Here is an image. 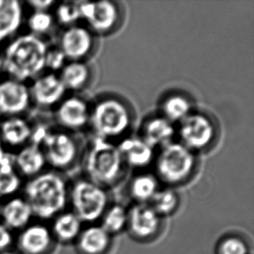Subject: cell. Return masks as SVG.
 <instances>
[{
  "instance_id": "8fae6325",
  "label": "cell",
  "mask_w": 254,
  "mask_h": 254,
  "mask_svg": "<svg viewBox=\"0 0 254 254\" xmlns=\"http://www.w3.org/2000/svg\"><path fill=\"white\" fill-rule=\"evenodd\" d=\"M54 110L56 122L63 130L75 134L89 127L90 103L83 96H66Z\"/></svg>"
},
{
  "instance_id": "5b68a950",
  "label": "cell",
  "mask_w": 254,
  "mask_h": 254,
  "mask_svg": "<svg viewBox=\"0 0 254 254\" xmlns=\"http://www.w3.org/2000/svg\"><path fill=\"white\" fill-rule=\"evenodd\" d=\"M198 163L195 153L178 141H174L159 148L153 165L158 181L175 187L185 184L192 179L198 169Z\"/></svg>"
},
{
  "instance_id": "8d00e7d4",
  "label": "cell",
  "mask_w": 254,
  "mask_h": 254,
  "mask_svg": "<svg viewBox=\"0 0 254 254\" xmlns=\"http://www.w3.org/2000/svg\"><path fill=\"white\" fill-rule=\"evenodd\" d=\"M3 74V59H2V54L0 52V76H2Z\"/></svg>"
},
{
  "instance_id": "603a6c76",
  "label": "cell",
  "mask_w": 254,
  "mask_h": 254,
  "mask_svg": "<svg viewBox=\"0 0 254 254\" xmlns=\"http://www.w3.org/2000/svg\"><path fill=\"white\" fill-rule=\"evenodd\" d=\"M160 109L161 116L176 125L192 112L193 105L192 99L185 93L174 91L162 98Z\"/></svg>"
},
{
  "instance_id": "7a4b0ae2",
  "label": "cell",
  "mask_w": 254,
  "mask_h": 254,
  "mask_svg": "<svg viewBox=\"0 0 254 254\" xmlns=\"http://www.w3.org/2000/svg\"><path fill=\"white\" fill-rule=\"evenodd\" d=\"M69 186L60 172L45 170L28 179L24 186V197L34 217L52 220L64 212L69 201Z\"/></svg>"
},
{
  "instance_id": "f546056e",
  "label": "cell",
  "mask_w": 254,
  "mask_h": 254,
  "mask_svg": "<svg viewBox=\"0 0 254 254\" xmlns=\"http://www.w3.org/2000/svg\"><path fill=\"white\" fill-rule=\"evenodd\" d=\"M127 224V212L122 206H111L103 214L102 227L110 235L120 233Z\"/></svg>"
},
{
  "instance_id": "836d02e7",
  "label": "cell",
  "mask_w": 254,
  "mask_h": 254,
  "mask_svg": "<svg viewBox=\"0 0 254 254\" xmlns=\"http://www.w3.org/2000/svg\"><path fill=\"white\" fill-rule=\"evenodd\" d=\"M13 241L12 232L0 221V253L9 250Z\"/></svg>"
},
{
  "instance_id": "7402d4cb",
  "label": "cell",
  "mask_w": 254,
  "mask_h": 254,
  "mask_svg": "<svg viewBox=\"0 0 254 254\" xmlns=\"http://www.w3.org/2000/svg\"><path fill=\"white\" fill-rule=\"evenodd\" d=\"M58 75L67 91L78 92L89 85L92 69L86 61H68Z\"/></svg>"
},
{
  "instance_id": "74e56055",
  "label": "cell",
  "mask_w": 254,
  "mask_h": 254,
  "mask_svg": "<svg viewBox=\"0 0 254 254\" xmlns=\"http://www.w3.org/2000/svg\"><path fill=\"white\" fill-rule=\"evenodd\" d=\"M0 254H19L16 253V252L10 251V249L9 250H6V251L2 252V253H0Z\"/></svg>"
},
{
  "instance_id": "8992f818",
  "label": "cell",
  "mask_w": 254,
  "mask_h": 254,
  "mask_svg": "<svg viewBox=\"0 0 254 254\" xmlns=\"http://www.w3.org/2000/svg\"><path fill=\"white\" fill-rule=\"evenodd\" d=\"M47 166L57 172L72 169L83 155L79 139L68 131L49 129L40 143Z\"/></svg>"
},
{
  "instance_id": "e575fe53",
  "label": "cell",
  "mask_w": 254,
  "mask_h": 254,
  "mask_svg": "<svg viewBox=\"0 0 254 254\" xmlns=\"http://www.w3.org/2000/svg\"><path fill=\"white\" fill-rule=\"evenodd\" d=\"M57 3L52 0H31L25 3L32 11H51V9L54 8Z\"/></svg>"
},
{
  "instance_id": "cb8c5ba5",
  "label": "cell",
  "mask_w": 254,
  "mask_h": 254,
  "mask_svg": "<svg viewBox=\"0 0 254 254\" xmlns=\"http://www.w3.org/2000/svg\"><path fill=\"white\" fill-rule=\"evenodd\" d=\"M52 231L54 240L68 244L76 241L82 232V221L73 212H63L53 219Z\"/></svg>"
},
{
  "instance_id": "ffe728a7",
  "label": "cell",
  "mask_w": 254,
  "mask_h": 254,
  "mask_svg": "<svg viewBox=\"0 0 254 254\" xmlns=\"http://www.w3.org/2000/svg\"><path fill=\"white\" fill-rule=\"evenodd\" d=\"M15 168L21 177L31 179L46 170L47 163L41 147L29 142L13 155Z\"/></svg>"
},
{
  "instance_id": "277c9868",
  "label": "cell",
  "mask_w": 254,
  "mask_h": 254,
  "mask_svg": "<svg viewBox=\"0 0 254 254\" xmlns=\"http://www.w3.org/2000/svg\"><path fill=\"white\" fill-rule=\"evenodd\" d=\"M81 160L85 178L104 189L120 182L127 169L117 145L95 136L83 150Z\"/></svg>"
},
{
  "instance_id": "2e32d148",
  "label": "cell",
  "mask_w": 254,
  "mask_h": 254,
  "mask_svg": "<svg viewBox=\"0 0 254 254\" xmlns=\"http://www.w3.org/2000/svg\"><path fill=\"white\" fill-rule=\"evenodd\" d=\"M117 145L127 168L142 169L153 165L156 150L140 136L127 135Z\"/></svg>"
},
{
  "instance_id": "d590c367",
  "label": "cell",
  "mask_w": 254,
  "mask_h": 254,
  "mask_svg": "<svg viewBox=\"0 0 254 254\" xmlns=\"http://www.w3.org/2000/svg\"><path fill=\"white\" fill-rule=\"evenodd\" d=\"M7 154H8V153L5 151V148H4L3 142H2L1 139H0V162L3 161L4 157L6 156Z\"/></svg>"
},
{
  "instance_id": "d6986e66",
  "label": "cell",
  "mask_w": 254,
  "mask_h": 254,
  "mask_svg": "<svg viewBox=\"0 0 254 254\" xmlns=\"http://www.w3.org/2000/svg\"><path fill=\"white\" fill-rule=\"evenodd\" d=\"M175 136L176 125L161 115L148 118L141 126L140 137L155 150L175 141Z\"/></svg>"
},
{
  "instance_id": "4fadbf2b",
  "label": "cell",
  "mask_w": 254,
  "mask_h": 254,
  "mask_svg": "<svg viewBox=\"0 0 254 254\" xmlns=\"http://www.w3.org/2000/svg\"><path fill=\"white\" fill-rule=\"evenodd\" d=\"M28 85L31 103L40 109H55L67 96L65 87L56 73L45 71Z\"/></svg>"
},
{
  "instance_id": "44dd1931",
  "label": "cell",
  "mask_w": 254,
  "mask_h": 254,
  "mask_svg": "<svg viewBox=\"0 0 254 254\" xmlns=\"http://www.w3.org/2000/svg\"><path fill=\"white\" fill-rule=\"evenodd\" d=\"M24 21V3L17 0H0V44L17 35Z\"/></svg>"
},
{
  "instance_id": "9c48e42d",
  "label": "cell",
  "mask_w": 254,
  "mask_h": 254,
  "mask_svg": "<svg viewBox=\"0 0 254 254\" xmlns=\"http://www.w3.org/2000/svg\"><path fill=\"white\" fill-rule=\"evenodd\" d=\"M80 18L95 35H109L123 22V7L120 3L103 0L98 2H78Z\"/></svg>"
},
{
  "instance_id": "e0dca14e",
  "label": "cell",
  "mask_w": 254,
  "mask_h": 254,
  "mask_svg": "<svg viewBox=\"0 0 254 254\" xmlns=\"http://www.w3.org/2000/svg\"><path fill=\"white\" fill-rule=\"evenodd\" d=\"M33 126L24 117L3 118L0 121V139L4 148H19L31 142Z\"/></svg>"
},
{
  "instance_id": "52a82bcc",
  "label": "cell",
  "mask_w": 254,
  "mask_h": 254,
  "mask_svg": "<svg viewBox=\"0 0 254 254\" xmlns=\"http://www.w3.org/2000/svg\"><path fill=\"white\" fill-rule=\"evenodd\" d=\"M218 135L219 127L216 122L205 111L193 110L176 125L179 142L196 155L212 148Z\"/></svg>"
},
{
  "instance_id": "7c38bea8",
  "label": "cell",
  "mask_w": 254,
  "mask_h": 254,
  "mask_svg": "<svg viewBox=\"0 0 254 254\" xmlns=\"http://www.w3.org/2000/svg\"><path fill=\"white\" fill-rule=\"evenodd\" d=\"M28 83L5 76L0 79V118L23 117L31 108Z\"/></svg>"
},
{
  "instance_id": "5bb4252c",
  "label": "cell",
  "mask_w": 254,
  "mask_h": 254,
  "mask_svg": "<svg viewBox=\"0 0 254 254\" xmlns=\"http://www.w3.org/2000/svg\"><path fill=\"white\" fill-rule=\"evenodd\" d=\"M55 240L45 224L31 223L21 230L17 240L19 254H50Z\"/></svg>"
},
{
  "instance_id": "4dcf8cb0",
  "label": "cell",
  "mask_w": 254,
  "mask_h": 254,
  "mask_svg": "<svg viewBox=\"0 0 254 254\" xmlns=\"http://www.w3.org/2000/svg\"><path fill=\"white\" fill-rule=\"evenodd\" d=\"M54 10L56 23L63 27H69L74 24H79L80 18L78 2H62L57 3Z\"/></svg>"
},
{
  "instance_id": "83f0119b",
  "label": "cell",
  "mask_w": 254,
  "mask_h": 254,
  "mask_svg": "<svg viewBox=\"0 0 254 254\" xmlns=\"http://www.w3.org/2000/svg\"><path fill=\"white\" fill-rule=\"evenodd\" d=\"M56 21L51 11H32L26 18L29 33L44 38L52 32Z\"/></svg>"
},
{
  "instance_id": "ba28073f",
  "label": "cell",
  "mask_w": 254,
  "mask_h": 254,
  "mask_svg": "<svg viewBox=\"0 0 254 254\" xmlns=\"http://www.w3.org/2000/svg\"><path fill=\"white\" fill-rule=\"evenodd\" d=\"M69 200L72 205L73 213L81 221L92 222L106 212L109 196L106 189L83 178L69 187Z\"/></svg>"
},
{
  "instance_id": "6da1fadb",
  "label": "cell",
  "mask_w": 254,
  "mask_h": 254,
  "mask_svg": "<svg viewBox=\"0 0 254 254\" xmlns=\"http://www.w3.org/2000/svg\"><path fill=\"white\" fill-rule=\"evenodd\" d=\"M49 45L45 38L31 33L16 35L7 42L3 52V74L7 77L31 83L45 71Z\"/></svg>"
},
{
  "instance_id": "30bf717a",
  "label": "cell",
  "mask_w": 254,
  "mask_h": 254,
  "mask_svg": "<svg viewBox=\"0 0 254 254\" xmlns=\"http://www.w3.org/2000/svg\"><path fill=\"white\" fill-rule=\"evenodd\" d=\"M96 35L85 24L64 28L57 46L68 61H86L96 50Z\"/></svg>"
},
{
  "instance_id": "9a60e30c",
  "label": "cell",
  "mask_w": 254,
  "mask_h": 254,
  "mask_svg": "<svg viewBox=\"0 0 254 254\" xmlns=\"http://www.w3.org/2000/svg\"><path fill=\"white\" fill-rule=\"evenodd\" d=\"M127 226L134 238L147 241L160 230L161 216L148 204H135L127 212Z\"/></svg>"
},
{
  "instance_id": "3957f363",
  "label": "cell",
  "mask_w": 254,
  "mask_h": 254,
  "mask_svg": "<svg viewBox=\"0 0 254 254\" xmlns=\"http://www.w3.org/2000/svg\"><path fill=\"white\" fill-rule=\"evenodd\" d=\"M134 117L130 105L117 95H103L90 103L89 127L95 137L113 142L123 139L133 126Z\"/></svg>"
},
{
  "instance_id": "f35d334b",
  "label": "cell",
  "mask_w": 254,
  "mask_h": 254,
  "mask_svg": "<svg viewBox=\"0 0 254 254\" xmlns=\"http://www.w3.org/2000/svg\"><path fill=\"white\" fill-rule=\"evenodd\" d=\"M1 206H2V202H1V200H0V209H1Z\"/></svg>"
},
{
  "instance_id": "f1b7e54d",
  "label": "cell",
  "mask_w": 254,
  "mask_h": 254,
  "mask_svg": "<svg viewBox=\"0 0 254 254\" xmlns=\"http://www.w3.org/2000/svg\"><path fill=\"white\" fill-rule=\"evenodd\" d=\"M180 204V197L174 189L159 190L151 200L150 206L160 216L170 215L175 213Z\"/></svg>"
},
{
  "instance_id": "484cf974",
  "label": "cell",
  "mask_w": 254,
  "mask_h": 254,
  "mask_svg": "<svg viewBox=\"0 0 254 254\" xmlns=\"http://www.w3.org/2000/svg\"><path fill=\"white\" fill-rule=\"evenodd\" d=\"M159 190L158 179L147 173L135 175L129 184V193L137 204L151 202Z\"/></svg>"
},
{
  "instance_id": "d6a6232c",
  "label": "cell",
  "mask_w": 254,
  "mask_h": 254,
  "mask_svg": "<svg viewBox=\"0 0 254 254\" xmlns=\"http://www.w3.org/2000/svg\"><path fill=\"white\" fill-rule=\"evenodd\" d=\"M218 254H248V245L241 238H225L218 247Z\"/></svg>"
},
{
  "instance_id": "4316f807",
  "label": "cell",
  "mask_w": 254,
  "mask_h": 254,
  "mask_svg": "<svg viewBox=\"0 0 254 254\" xmlns=\"http://www.w3.org/2000/svg\"><path fill=\"white\" fill-rule=\"evenodd\" d=\"M22 179L14 166L13 155L7 154L0 162V198L15 196L23 185Z\"/></svg>"
},
{
  "instance_id": "1f68e13d",
  "label": "cell",
  "mask_w": 254,
  "mask_h": 254,
  "mask_svg": "<svg viewBox=\"0 0 254 254\" xmlns=\"http://www.w3.org/2000/svg\"><path fill=\"white\" fill-rule=\"evenodd\" d=\"M67 62L68 60L65 56L57 45L54 47L49 46L45 57V71L59 74Z\"/></svg>"
},
{
  "instance_id": "d4e9b609",
  "label": "cell",
  "mask_w": 254,
  "mask_h": 254,
  "mask_svg": "<svg viewBox=\"0 0 254 254\" xmlns=\"http://www.w3.org/2000/svg\"><path fill=\"white\" fill-rule=\"evenodd\" d=\"M102 227H91L81 232L76 240L81 254H104L111 243V237Z\"/></svg>"
},
{
  "instance_id": "ac0fdd59",
  "label": "cell",
  "mask_w": 254,
  "mask_h": 254,
  "mask_svg": "<svg viewBox=\"0 0 254 254\" xmlns=\"http://www.w3.org/2000/svg\"><path fill=\"white\" fill-rule=\"evenodd\" d=\"M2 223L12 231L23 230L34 217L31 206L23 196H12L2 203L0 209Z\"/></svg>"
}]
</instances>
